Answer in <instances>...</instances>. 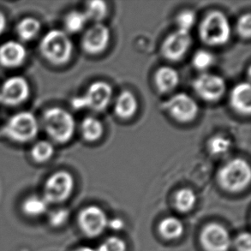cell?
Returning <instances> with one entry per match:
<instances>
[{"mask_svg": "<svg viewBox=\"0 0 251 251\" xmlns=\"http://www.w3.org/2000/svg\"><path fill=\"white\" fill-rule=\"evenodd\" d=\"M39 50L51 65L61 66L72 59L73 44L67 33L60 29L48 31L41 39Z\"/></svg>", "mask_w": 251, "mask_h": 251, "instance_id": "obj_1", "label": "cell"}, {"mask_svg": "<svg viewBox=\"0 0 251 251\" xmlns=\"http://www.w3.org/2000/svg\"><path fill=\"white\" fill-rule=\"evenodd\" d=\"M42 126L49 138L58 144L69 143L74 136L75 119L71 112L60 107H51L42 115Z\"/></svg>", "mask_w": 251, "mask_h": 251, "instance_id": "obj_2", "label": "cell"}, {"mask_svg": "<svg viewBox=\"0 0 251 251\" xmlns=\"http://www.w3.org/2000/svg\"><path fill=\"white\" fill-rule=\"evenodd\" d=\"M218 183L229 193H240L248 188L251 181V169L246 160L236 158L228 161L218 172Z\"/></svg>", "mask_w": 251, "mask_h": 251, "instance_id": "obj_3", "label": "cell"}, {"mask_svg": "<svg viewBox=\"0 0 251 251\" xmlns=\"http://www.w3.org/2000/svg\"><path fill=\"white\" fill-rule=\"evenodd\" d=\"M231 25L227 17L219 10L207 13L199 25V37L204 44L221 47L231 37Z\"/></svg>", "mask_w": 251, "mask_h": 251, "instance_id": "obj_4", "label": "cell"}, {"mask_svg": "<svg viewBox=\"0 0 251 251\" xmlns=\"http://www.w3.org/2000/svg\"><path fill=\"white\" fill-rule=\"evenodd\" d=\"M2 130L4 136L14 143H30L39 133V122L32 112H17L7 120Z\"/></svg>", "mask_w": 251, "mask_h": 251, "instance_id": "obj_5", "label": "cell"}, {"mask_svg": "<svg viewBox=\"0 0 251 251\" xmlns=\"http://www.w3.org/2000/svg\"><path fill=\"white\" fill-rule=\"evenodd\" d=\"M112 88L107 82H93L84 95L72 100V107L76 110L89 109L94 112H103L112 100Z\"/></svg>", "mask_w": 251, "mask_h": 251, "instance_id": "obj_6", "label": "cell"}, {"mask_svg": "<svg viewBox=\"0 0 251 251\" xmlns=\"http://www.w3.org/2000/svg\"><path fill=\"white\" fill-rule=\"evenodd\" d=\"M75 179L68 171H58L48 177L44 185L43 197L49 204L65 202L72 197Z\"/></svg>", "mask_w": 251, "mask_h": 251, "instance_id": "obj_7", "label": "cell"}, {"mask_svg": "<svg viewBox=\"0 0 251 251\" xmlns=\"http://www.w3.org/2000/svg\"><path fill=\"white\" fill-rule=\"evenodd\" d=\"M164 108L178 123L189 124L197 119L199 105L195 99L185 93H177L165 102Z\"/></svg>", "mask_w": 251, "mask_h": 251, "instance_id": "obj_8", "label": "cell"}, {"mask_svg": "<svg viewBox=\"0 0 251 251\" xmlns=\"http://www.w3.org/2000/svg\"><path fill=\"white\" fill-rule=\"evenodd\" d=\"M108 217L101 207L90 205L83 208L78 215L77 222L81 231L88 238H98L107 229Z\"/></svg>", "mask_w": 251, "mask_h": 251, "instance_id": "obj_9", "label": "cell"}, {"mask_svg": "<svg viewBox=\"0 0 251 251\" xmlns=\"http://www.w3.org/2000/svg\"><path fill=\"white\" fill-rule=\"evenodd\" d=\"M30 85L27 80L15 75L6 79L0 87V103L7 106H18L30 97Z\"/></svg>", "mask_w": 251, "mask_h": 251, "instance_id": "obj_10", "label": "cell"}, {"mask_svg": "<svg viewBox=\"0 0 251 251\" xmlns=\"http://www.w3.org/2000/svg\"><path fill=\"white\" fill-rule=\"evenodd\" d=\"M194 91L201 99L207 102L219 101L226 91V83L221 76L210 73H202L194 80Z\"/></svg>", "mask_w": 251, "mask_h": 251, "instance_id": "obj_11", "label": "cell"}, {"mask_svg": "<svg viewBox=\"0 0 251 251\" xmlns=\"http://www.w3.org/2000/svg\"><path fill=\"white\" fill-rule=\"evenodd\" d=\"M200 243L205 251H229L232 239L224 226L214 222L205 226L201 230Z\"/></svg>", "mask_w": 251, "mask_h": 251, "instance_id": "obj_12", "label": "cell"}, {"mask_svg": "<svg viewBox=\"0 0 251 251\" xmlns=\"http://www.w3.org/2000/svg\"><path fill=\"white\" fill-rule=\"evenodd\" d=\"M190 32L176 29L167 35L161 45V54L172 62L180 61L192 46Z\"/></svg>", "mask_w": 251, "mask_h": 251, "instance_id": "obj_13", "label": "cell"}, {"mask_svg": "<svg viewBox=\"0 0 251 251\" xmlns=\"http://www.w3.org/2000/svg\"><path fill=\"white\" fill-rule=\"evenodd\" d=\"M111 39V32L105 24H95L82 35V50L89 55H99L106 50Z\"/></svg>", "mask_w": 251, "mask_h": 251, "instance_id": "obj_14", "label": "cell"}, {"mask_svg": "<svg viewBox=\"0 0 251 251\" xmlns=\"http://www.w3.org/2000/svg\"><path fill=\"white\" fill-rule=\"evenodd\" d=\"M27 50L17 41H8L0 45V65L5 69H17L24 65Z\"/></svg>", "mask_w": 251, "mask_h": 251, "instance_id": "obj_15", "label": "cell"}, {"mask_svg": "<svg viewBox=\"0 0 251 251\" xmlns=\"http://www.w3.org/2000/svg\"><path fill=\"white\" fill-rule=\"evenodd\" d=\"M230 104L232 109L242 115L251 112V87L250 82L235 85L230 94Z\"/></svg>", "mask_w": 251, "mask_h": 251, "instance_id": "obj_16", "label": "cell"}, {"mask_svg": "<svg viewBox=\"0 0 251 251\" xmlns=\"http://www.w3.org/2000/svg\"><path fill=\"white\" fill-rule=\"evenodd\" d=\"M138 101L136 95L129 90H124L116 99L114 112L119 119H129L136 114Z\"/></svg>", "mask_w": 251, "mask_h": 251, "instance_id": "obj_17", "label": "cell"}, {"mask_svg": "<svg viewBox=\"0 0 251 251\" xmlns=\"http://www.w3.org/2000/svg\"><path fill=\"white\" fill-rule=\"evenodd\" d=\"M178 72L170 66H162L157 70L154 74V83L160 93H169L174 90L179 84Z\"/></svg>", "mask_w": 251, "mask_h": 251, "instance_id": "obj_18", "label": "cell"}, {"mask_svg": "<svg viewBox=\"0 0 251 251\" xmlns=\"http://www.w3.org/2000/svg\"><path fill=\"white\" fill-rule=\"evenodd\" d=\"M160 236L167 241L179 239L184 232V226L182 221L175 216L164 218L158 226Z\"/></svg>", "mask_w": 251, "mask_h": 251, "instance_id": "obj_19", "label": "cell"}, {"mask_svg": "<svg viewBox=\"0 0 251 251\" xmlns=\"http://www.w3.org/2000/svg\"><path fill=\"white\" fill-rule=\"evenodd\" d=\"M15 30L20 42L33 41L41 32V22L34 17H25L17 24Z\"/></svg>", "mask_w": 251, "mask_h": 251, "instance_id": "obj_20", "label": "cell"}, {"mask_svg": "<svg viewBox=\"0 0 251 251\" xmlns=\"http://www.w3.org/2000/svg\"><path fill=\"white\" fill-rule=\"evenodd\" d=\"M82 138L88 143H95L101 138L104 134V126L101 121L95 117H87L81 123Z\"/></svg>", "mask_w": 251, "mask_h": 251, "instance_id": "obj_21", "label": "cell"}, {"mask_svg": "<svg viewBox=\"0 0 251 251\" xmlns=\"http://www.w3.org/2000/svg\"><path fill=\"white\" fill-rule=\"evenodd\" d=\"M49 205L43 196L33 195L24 201L22 210L28 217H41L48 213Z\"/></svg>", "mask_w": 251, "mask_h": 251, "instance_id": "obj_22", "label": "cell"}, {"mask_svg": "<svg viewBox=\"0 0 251 251\" xmlns=\"http://www.w3.org/2000/svg\"><path fill=\"white\" fill-rule=\"evenodd\" d=\"M197 202V195L190 188H183L176 191L174 198V206L180 213H190L196 207Z\"/></svg>", "mask_w": 251, "mask_h": 251, "instance_id": "obj_23", "label": "cell"}, {"mask_svg": "<svg viewBox=\"0 0 251 251\" xmlns=\"http://www.w3.org/2000/svg\"><path fill=\"white\" fill-rule=\"evenodd\" d=\"M55 153L53 144L46 140H41L34 143L30 150L32 160L36 163L42 164L51 160Z\"/></svg>", "mask_w": 251, "mask_h": 251, "instance_id": "obj_24", "label": "cell"}, {"mask_svg": "<svg viewBox=\"0 0 251 251\" xmlns=\"http://www.w3.org/2000/svg\"><path fill=\"white\" fill-rule=\"evenodd\" d=\"M88 23L87 17L83 11L72 10L65 16L64 19V27L67 34H77L83 30Z\"/></svg>", "mask_w": 251, "mask_h": 251, "instance_id": "obj_25", "label": "cell"}, {"mask_svg": "<svg viewBox=\"0 0 251 251\" xmlns=\"http://www.w3.org/2000/svg\"><path fill=\"white\" fill-rule=\"evenodd\" d=\"M107 5L102 0H92L86 3L83 11L88 21H93L95 24H100L107 16Z\"/></svg>", "mask_w": 251, "mask_h": 251, "instance_id": "obj_26", "label": "cell"}, {"mask_svg": "<svg viewBox=\"0 0 251 251\" xmlns=\"http://www.w3.org/2000/svg\"><path fill=\"white\" fill-rule=\"evenodd\" d=\"M231 147V141L226 136L216 135L207 141V149L208 153L213 156H221L228 153Z\"/></svg>", "mask_w": 251, "mask_h": 251, "instance_id": "obj_27", "label": "cell"}, {"mask_svg": "<svg viewBox=\"0 0 251 251\" xmlns=\"http://www.w3.org/2000/svg\"><path fill=\"white\" fill-rule=\"evenodd\" d=\"M214 63V54L209 51L201 49L194 53L192 65L198 71H206L210 68Z\"/></svg>", "mask_w": 251, "mask_h": 251, "instance_id": "obj_28", "label": "cell"}, {"mask_svg": "<svg viewBox=\"0 0 251 251\" xmlns=\"http://www.w3.org/2000/svg\"><path fill=\"white\" fill-rule=\"evenodd\" d=\"M197 22V15L193 10H184L181 11L176 18V26L179 30L190 32Z\"/></svg>", "mask_w": 251, "mask_h": 251, "instance_id": "obj_29", "label": "cell"}, {"mask_svg": "<svg viewBox=\"0 0 251 251\" xmlns=\"http://www.w3.org/2000/svg\"><path fill=\"white\" fill-rule=\"evenodd\" d=\"M96 251H127L126 242L119 237H109L99 245Z\"/></svg>", "mask_w": 251, "mask_h": 251, "instance_id": "obj_30", "label": "cell"}, {"mask_svg": "<svg viewBox=\"0 0 251 251\" xmlns=\"http://www.w3.org/2000/svg\"><path fill=\"white\" fill-rule=\"evenodd\" d=\"M70 211L66 208H56L48 214V222L53 227H60L68 221Z\"/></svg>", "mask_w": 251, "mask_h": 251, "instance_id": "obj_31", "label": "cell"}, {"mask_svg": "<svg viewBox=\"0 0 251 251\" xmlns=\"http://www.w3.org/2000/svg\"><path fill=\"white\" fill-rule=\"evenodd\" d=\"M237 32L238 35L245 40H249L251 36V15L246 13L242 15L237 22Z\"/></svg>", "mask_w": 251, "mask_h": 251, "instance_id": "obj_32", "label": "cell"}, {"mask_svg": "<svg viewBox=\"0 0 251 251\" xmlns=\"http://www.w3.org/2000/svg\"><path fill=\"white\" fill-rule=\"evenodd\" d=\"M231 246L236 251H251V238L249 232H241L234 240H232Z\"/></svg>", "mask_w": 251, "mask_h": 251, "instance_id": "obj_33", "label": "cell"}, {"mask_svg": "<svg viewBox=\"0 0 251 251\" xmlns=\"http://www.w3.org/2000/svg\"><path fill=\"white\" fill-rule=\"evenodd\" d=\"M107 228L111 229L112 231H122L123 229L125 228V222H124L122 219H120V218L111 219V220H108Z\"/></svg>", "mask_w": 251, "mask_h": 251, "instance_id": "obj_34", "label": "cell"}, {"mask_svg": "<svg viewBox=\"0 0 251 251\" xmlns=\"http://www.w3.org/2000/svg\"><path fill=\"white\" fill-rule=\"evenodd\" d=\"M7 21L6 17L4 16V14L3 12L0 11V36L2 35L4 30H5V27H6Z\"/></svg>", "mask_w": 251, "mask_h": 251, "instance_id": "obj_35", "label": "cell"}, {"mask_svg": "<svg viewBox=\"0 0 251 251\" xmlns=\"http://www.w3.org/2000/svg\"><path fill=\"white\" fill-rule=\"evenodd\" d=\"M74 251H96V250L91 247H88V246H84V247H80V248L76 249Z\"/></svg>", "mask_w": 251, "mask_h": 251, "instance_id": "obj_36", "label": "cell"}]
</instances>
